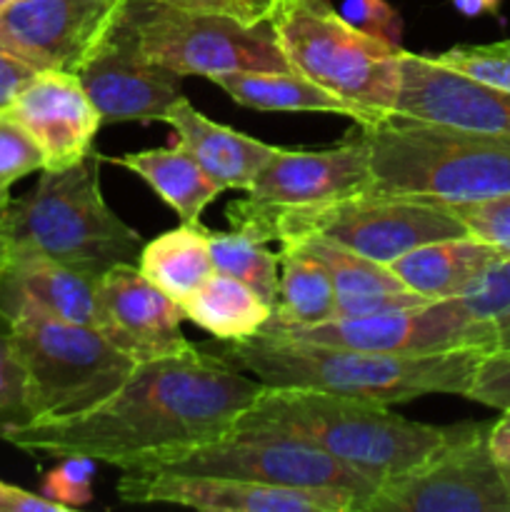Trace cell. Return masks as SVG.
I'll use <instances>...</instances> for the list:
<instances>
[{"label": "cell", "mask_w": 510, "mask_h": 512, "mask_svg": "<svg viewBox=\"0 0 510 512\" xmlns=\"http://www.w3.org/2000/svg\"><path fill=\"white\" fill-rule=\"evenodd\" d=\"M260 390L263 383L210 345H190L135 363L128 378L85 413L15 425L5 443L43 458L83 455L118 470L158 468L233 433Z\"/></svg>", "instance_id": "1"}, {"label": "cell", "mask_w": 510, "mask_h": 512, "mask_svg": "<svg viewBox=\"0 0 510 512\" xmlns=\"http://www.w3.org/2000/svg\"><path fill=\"white\" fill-rule=\"evenodd\" d=\"M470 425L415 423L393 413L390 405L325 390L263 385L235 430L303 440L385 485L443 453Z\"/></svg>", "instance_id": "2"}, {"label": "cell", "mask_w": 510, "mask_h": 512, "mask_svg": "<svg viewBox=\"0 0 510 512\" xmlns=\"http://www.w3.org/2000/svg\"><path fill=\"white\" fill-rule=\"evenodd\" d=\"M213 350L270 388L325 390L380 405L410 403L428 395L468 398L478 360L485 355L478 350L428 355L373 353L263 333L248 340H230Z\"/></svg>", "instance_id": "3"}, {"label": "cell", "mask_w": 510, "mask_h": 512, "mask_svg": "<svg viewBox=\"0 0 510 512\" xmlns=\"http://www.w3.org/2000/svg\"><path fill=\"white\" fill-rule=\"evenodd\" d=\"M100 160L93 150L65 170H40L35 188L10 200L5 225L13 255H43L95 280L115 265H138L145 243L105 203Z\"/></svg>", "instance_id": "4"}, {"label": "cell", "mask_w": 510, "mask_h": 512, "mask_svg": "<svg viewBox=\"0 0 510 512\" xmlns=\"http://www.w3.org/2000/svg\"><path fill=\"white\" fill-rule=\"evenodd\" d=\"M363 133L370 145L373 190L440 203L510 195V135L448 128L403 115H390Z\"/></svg>", "instance_id": "5"}, {"label": "cell", "mask_w": 510, "mask_h": 512, "mask_svg": "<svg viewBox=\"0 0 510 512\" xmlns=\"http://www.w3.org/2000/svg\"><path fill=\"white\" fill-rule=\"evenodd\" d=\"M230 228L260 243H285L303 235H318L385 265L418 245L470 235L463 220L440 200L373 188L313 208L240 218L233 220Z\"/></svg>", "instance_id": "6"}, {"label": "cell", "mask_w": 510, "mask_h": 512, "mask_svg": "<svg viewBox=\"0 0 510 512\" xmlns=\"http://www.w3.org/2000/svg\"><path fill=\"white\" fill-rule=\"evenodd\" d=\"M8 323L25 370L30 420L85 413L108 398L135 365L93 325L65 323L35 310H20Z\"/></svg>", "instance_id": "7"}, {"label": "cell", "mask_w": 510, "mask_h": 512, "mask_svg": "<svg viewBox=\"0 0 510 512\" xmlns=\"http://www.w3.org/2000/svg\"><path fill=\"white\" fill-rule=\"evenodd\" d=\"M270 28L295 73L380 120L393 115L403 45L360 33L328 0L290 10L275 18Z\"/></svg>", "instance_id": "8"}, {"label": "cell", "mask_w": 510, "mask_h": 512, "mask_svg": "<svg viewBox=\"0 0 510 512\" xmlns=\"http://www.w3.org/2000/svg\"><path fill=\"white\" fill-rule=\"evenodd\" d=\"M120 28L140 55L178 75L215 78L250 70H293L270 23L188 13L153 0H128Z\"/></svg>", "instance_id": "9"}, {"label": "cell", "mask_w": 510, "mask_h": 512, "mask_svg": "<svg viewBox=\"0 0 510 512\" xmlns=\"http://www.w3.org/2000/svg\"><path fill=\"white\" fill-rule=\"evenodd\" d=\"M148 470L225 475L283 488L340 490L360 500L358 512H363V505L380 490L375 480L365 478L363 473L315 445L250 430H233L215 443L200 445Z\"/></svg>", "instance_id": "10"}, {"label": "cell", "mask_w": 510, "mask_h": 512, "mask_svg": "<svg viewBox=\"0 0 510 512\" xmlns=\"http://www.w3.org/2000/svg\"><path fill=\"white\" fill-rule=\"evenodd\" d=\"M260 333L303 340V343L395 355H428L450 353V350L493 353L495 350L488 325L475 318L460 298L433 300L413 308L385 310L360 318H333L328 323L303 325V328H265Z\"/></svg>", "instance_id": "11"}, {"label": "cell", "mask_w": 510, "mask_h": 512, "mask_svg": "<svg viewBox=\"0 0 510 512\" xmlns=\"http://www.w3.org/2000/svg\"><path fill=\"white\" fill-rule=\"evenodd\" d=\"M488 428L473 423L433 460L380 485L363 512H510V473L490 453Z\"/></svg>", "instance_id": "12"}, {"label": "cell", "mask_w": 510, "mask_h": 512, "mask_svg": "<svg viewBox=\"0 0 510 512\" xmlns=\"http://www.w3.org/2000/svg\"><path fill=\"white\" fill-rule=\"evenodd\" d=\"M370 188V145L363 128H358L338 145L328 148L275 150L255 183L245 190V198L228 205L225 218L233 223L253 215L313 208Z\"/></svg>", "instance_id": "13"}, {"label": "cell", "mask_w": 510, "mask_h": 512, "mask_svg": "<svg viewBox=\"0 0 510 512\" xmlns=\"http://www.w3.org/2000/svg\"><path fill=\"white\" fill-rule=\"evenodd\" d=\"M118 498L135 505H180L210 512H358L360 500L340 490L283 488L225 475L178 470H123Z\"/></svg>", "instance_id": "14"}, {"label": "cell", "mask_w": 510, "mask_h": 512, "mask_svg": "<svg viewBox=\"0 0 510 512\" xmlns=\"http://www.w3.org/2000/svg\"><path fill=\"white\" fill-rule=\"evenodd\" d=\"M123 0H18L0 15V48L38 70L78 75L125 13Z\"/></svg>", "instance_id": "15"}, {"label": "cell", "mask_w": 510, "mask_h": 512, "mask_svg": "<svg viewBox=\"0 0 510 512\" xmlns=\"http://www.w3.org/2000/svg\"><path fill=\"white\" fill-rule=\"evenodd\" d=\"M393 115L448 128L510 135V93L438 63L433 55H400Z\"/></svg>", "instance_id": "16"}, {"label": "cell", "mask_w": 510, "mask_h": 512, "mask_svg": "<svg viewBox=\"0 0 510 512\" xmlns=\"http://www.w3.org/2000/svg\"><path fill=\"white\" fill-rule=\"evenodd\" d=\"M183 310L155 288L135 263L110 268L98 278V330L133 363L188 350Z\"/></svg>", "instance_id": "17"}, {"label": "cell", "mask_w": 510, "mask_h": 512, "mask_svg": "<svg viewBox=\"0 0 510 512\" xmlns=\"http://www.w3.org/2000/svg\"><path fill=\"white\" fill-rule=\"evenodd\" d=\"M78 78L103 123L165 120L170 105L183 98V75L145 60L120 23Z\"/></svg>", "instance_id": "18"}, {"label": "cell", "mask_w": 510, "mask_h": 512, "mask_svg": "<svg viewBox=\"0 0 510 512\" xmlns=\"http://www.w3.org/2000/svg\"><path fill=\"white\" fill-rule=\"evenodd\" d=\"M8 113L33 135L45 158L43 170H65L95 150L103 118L75 73L38 70Z\"/></svg>", "instance_id": "19"}, {"label": "cell", "mask_w": 510, "mask_h": 512, "mask_svg": "<svg viewBox=\"0 0 510 512\" xmlns=\"http://www.w3.org/2000/svg\"><path fill=\"white\" fill-rule=\"evenodd\" d=\"M20 310L98 328V280L43 255H13L0 275V313Z\"/></svg>", "instance_id": "20"}, {"label": "cell", "mask_w": 510, "mask_h": 512, "mask_svg": "<svg viewBox=\"0 0 510 512\" xmlns=\"http://www.w3.org/2000/svg\"><path fill=\"white\" fill-rule=\"evenodd\" d=\"M163 123L173 128L178 145H183L205 175L223 190L245 193L278 150L275 145L205 118L185 95L170 105Z\"/></svg>", "instance_id": "21"}, {"label": "cell", "mask_w": 510, "mask_h": 512, "mask_svg": "<svg viewBox=\"0 0 510 512\" xmlns=\"http://www.w3.org/2000/svg\"><path fill=\"white\" fill-rule=\"evenodd\" d=\"M285 243L298 245L325 265L335 288L338 318H360V315L433 303V300H425L423 295L413 293L385 263L340 248L318 235H303V238L285 240Z\"/></svg>", "instance_id": "22"}, {"label": "cell", "mask_w": 510, "mask_h": 512, "mask_svg": "<svg viewBox=\"0 0 510 512\" xmlns=\"http://www.w3.org/2000/svg\"><path fill=\"white\" fill-rule=\"evenodd\" d=\"M210 80L238 105L263 110V113L338 115V118L353 120L360 128H373L383 123L370 110L338 98L295 70H250V73L215 75Z\"/></svg>", "instance_id": "23"}, {"label": "cell", "mask_w": 510, "mask_h": 512, "mask_svg": "<svg viewBox=\"0 0 510 512\" xmlns=\"http://www.w3.org/2000/svg\"><path fill=\"white\" fill-rule=\"evenodd\" d=\"M500 258L503 255L490 243L460 235L418 245L390 260L388 268L425 300H453L463 298Z\"/></svg>", "instance_id": "24"}, {"label": "cell", "mask_w": 510, "mask_h": 512, "mask_svg": "<svg viewBox=\"0 0 510 512\" xmlns=\"http://www.w3.org/2000/svg\"><path fill=\"white\" fill-rule=\"evenodd\" d=\"M110 163L128 168L145 180L150 190L178 213L180 223H200L203 210L223 193V188L215 185L193 155L178 143L170 148L125 153L120 158H110Z\"/></svg>", "instance_id": "25"}, {"label": "cell", "mask_w": 510, "mask_h": 512, "mask_svg": "<svg viewBox=\"0 0 510 512\" xmlns=\"http://www.w3.org/2000/svg\"><path fill=\"white\" fill-rule=\"evenodd\" d=\"M138 268L155 288L180 305L215 273L208 228L200 223H180L178 228L158 235L143 245Z\"/></svg>", "instance_id": "26"}, {"label": "cell", "mask_w": 510, "mask_h": 512, "mask_svg": "<svg viewBox=\"0 0 510 512\" xmlns=\"http://www.w3.org/2000/svg\"><path fill=\"white\" fill-rule=\"evenodd\" d=\"M333 318H338V305L325 265L298 245H280L278 298L265 328H303Z\"/></svg>", "instance_id": "27"}, {"label": "cell", "mask_w": 510, "mask_h": 512, "mask_svg": "<svg viewBox=\"0 0 510 512\" xmlns=\"http://www.w3.org/2000/svg\"><path fill=\"white\" fill-rule=\"evenodd\" d=\"M185 320L195 323L213 338L248 340L270 320V308L255 290L230 275L213 273L188 300L180 303Z\"/></svg>", "instance_id": "28"}, {"label": "cell", "mask_w": 510, "mask_h": 512, "mask_svg": "<svg viewBox=\"0 0 510 512\" xmlns=\"http://www.w3.org/2000/svg\"><path fill=\"white\" fill-rule=\"evenodd\" d=\"M208 245L215 273L245 283L273 308L280 283V253H273L268 250V243H260L238 230H208Z\"/></svg>", "instance_id": "29"}, {"label": "cell", "mask_w": 510, "mask_h": 512, "mask_svg": "<svg viewBox=\"0 0 510 512\" xmlns=\"http://www.w3.org/2000/svg\"><path fill=\"white\" fill-rule=\"evenodd\" d=\"M460 300L488 325L495 350H510V258L495 260Z\"/></svg>", "instance_id": "30"}, {"label": "cell", "mask_w": 510, "mask_h": 512, "mask_svg": "<svg viewBox=\"0 0 510 512\" xmlns=\"http://www.w3.org/2000/svg\"><path fill=\"white\" fill-rule=\"evenodd\" d=\"M43 168V150L33 135L8 110H0V205L10 203V188L18 180Z\"/></svg>", "instance_id": "31"}, {"label": "cell", "mask_w": 510, "mask_h": 512, "mask_svg": "<svg viewBox=\"0 0 510 512\" xmlns=\"http://www.w3.org/2000/svg\"><path fill=\"white\" fill-rule=\"evenodd\" d=\"M30 420L28 410V385H25V370L15 353L10 323L0 313V440L15 425Z\"/></svg>", "instance_id": "32"}, {"label": "cell", "mask_w": 510, "mask_h": 512, "mask_svg": "<svg viewBox=\"0 0 510 512\" xmlns=\"http://www.w3.org/2000/svg\"><path fill=\"white\" fill-rule=\"evenodd\" d=\"M433 58L448 68L480 80V83H488L510 93V53L500 43L455 45V48H448Z\"/></svg>", "instance_id": "33"}, {"label": "cell", "mask_w": 510, "mask_h": 512, "mask_svg": "<svg viewBox=\"0 0 510 512\" xmlns=\"http://www.w3.org/2000/svg\"><path fill=\"white\" fill-rule=\"evenodd\" d=\"M468 228L473 238L490 243L500 255L510 258V195L475 203H445Z\"/></svg>", "instance_id": "34"}, {"label": "cell", "mask_w": 510, "mask_h": 512, "mask_svg": "<svg viewBox=\"0 0 510 512\" xmlns=\"http://www.w3.org/2000/svg\"><path fill=\"white\" fill-rule=\"evenodd\" d=\"M95 465H98V460L83 458V455L60 458V463L45 475L40 493L55 503L65 505L68 510L83 508L93 498V480L95 470H98Z\"/></svg>", "instance_id": "35"}, {"label": "cell", "mask_w": 510, "mask_h": 512, "mask_svg": "<svg viewBox=\"0 0 510 512\" xmlns=\"http://www.w3.org/2000/svg\"><path fill=\"white\" fill-rule=\"evenodd\" d=\"M338 13L360 33L390 45L403 43V18L388 0H343Z\"/></svg>", "instance_id": "36"}, {"label": "cell", "mask_w": 510, "mask_h": 512, "mask_svg": "<svg viewBox=\"0 0 510 512\" xmlns=\"http://www.w3.org/2000/svg\"><path fill=\"white\" fill-rule=\"evenodd\" d=\"M468 400L495 410H510V350L480 355Z\"/></svg>", "instance_id": "37"}, {"label": "cell", "mask_w": 510, "mask_h": 512, "mask_svg": "<svg viewBox=\"0 0 510 512\" xmlns=\"http://www.w3.org/2000/svg\"><path fill=\"white\" fill-rule=\"evenodd\" d=\"M35 73L38 68L0 48V110H8L15 103L20 90L35 78Z\"/></svg>", "instance_id": "38"}, {"label": "cell", "mask_w": 510, "mask_h": 512, "mask_svg": "<svg viewBox=\"0 0 510 512\" xmlns=\"http://www.w3.org/2000/svg\"><path fill=\"white\" fill-rule=\"evenodd\" d=\"M153 3L168 5V8L188 10V13L228 15V18L240 20V23L245 25H258L253 18L250 0H153Z\"/></svg>", "instance_id": "39"}, {"label": "cell", "mask_w": 510, "mask_h": 512, "mask_svg": "<svg viewBox=\"0 0 510 512\" xmlns=\"http://www.w3.org/2000/svg\"><path fill=\"white\" fill-rule=\"evenodd\" d=\"M0 512H70L65 505L0 480Z\"/></svg>", "instance_id": "40"}, {"label": "cell", "mask_w": 510, "mask_h": 512, "mask_svg": "<svg viewBox=\"0 0 510 512\" xmlns=\"http://www.w3.org/2000/svg\"><path fill=\"white\" fill-rule=\"evenodd\" d=\"M488 448L493 453L495 463L503 465L510 473V410H503V415L495 423H490Z\"/></svg>", "instance_id": "41"}, {"label": "cell", "mask_w": 510, "mask_h": 512, "mask_svg": "<svg viewBox=\"0 0 510 512\" xmlns=\"http://www.w3.org/2000/svg\"><path fill=\"white\" fill-rule=\"evenodd\" d=\"M315 3H325V0H250V8H253L255 23H273L275 18L290 13V10Z\"/></svg>", "instance_id": "42"}, {"label": "cell", "mask_w": 510, "mask_h": 512, "mask_svg": "<svg viewBox=\"0 0 510 512\" xmlns=\"http://www.w3.org/2000/svg\"><path fill=\"white\" fill-rule=\"evenodd\" d=\"M503 0H453V8L465 18H483V15H498Z\"/></svg>", "instance_id": "43"}, {"label": "cell", "mask_w": 510, "mask_h": 512, "mask_svg": "<svg viewBox=\"0 0 510 512\" xmlns=\"http://www.w3.org/2000/svg\"><path fill=\"white\" fill-rule=\"evenodd\" d=\"M5 208H8V205L0 208V275L5 273V268H8L10 260H13V245H10L8 225H5Z\"/></svg>", "instance_id": "44"}, {"label": "cell", "mask_w": 510, "mask_h": 512, "mask_svg": "<svg viewBox=\"0 0 510 512\" xmlns=\"http://www.w3.org/2000/svg\"><path fill=\"white\" fill-rule=\"evenodd\" d=\"M13 3H18V0H0V15H3Z\"/></svg>", "instance_id": "45"}, {"label": "cell", "mask_w": 510, "mask_h": 512, "mask_svg": "<svg viewBox=\"0 0 510 512\" xmlns=\"http://www.w3.org/2000/svg\"><path fill=\"white\" fill-rule=\"evenodd\" d=\"M500 45H503V48L510 53V38H508V40H500Z\"/></svg>", "instance_id": "46"}, {"label": "cell", "mask_w": 510, "mask_h": 512, "mask_svg": "<svg viewBox=\"0 0 510 512\" xmlns=\"http://www.w3.org/2000/svg\"><path fill=\"white\" fill-rule=\"evenodd\" d=\"M123 3H128V0H123Z\"/></svg>", "instance_id": "47"}, {"label": "cell", "mask_w": 510, "mask_h": 512, "mask_svg": "<svg viewBox=\"0 0 510 512\" xmlns=\"http://www.w3.org/2000/svg\"><path fill=\"white\" fill-rule=\"evenodd\" d=\"M0 208H3V205H0Z\"/></svg>", "instance_id": "48"}]
</instances>
